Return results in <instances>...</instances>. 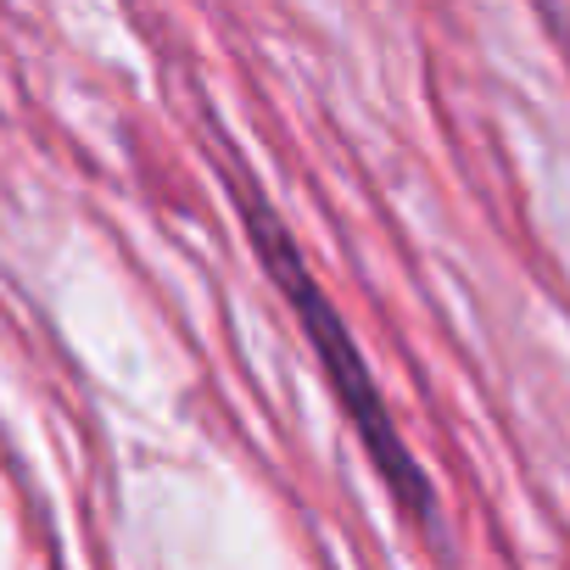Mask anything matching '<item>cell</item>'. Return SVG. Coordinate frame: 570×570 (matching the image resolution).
I'll return each mask as SVG.
<instances>
[{"instance_id": "1", "label": "cell", "mask_w": 570, "mask_h": 570, "mask_svg": "<svg viewBox=\"0 0 570 570\" xmlns=\"http://www.w3.org/2000/svg\"><path fill=\"white\" fill-rule=\"evenodd\" d=\"M224 174H229V185H235V202H240L246 235H252V246H257L268 279L285 292V303H292V314H297V325H303V336H308V347H314V358H320V370H325V381H331L342 414L353 420V431H358V442H364L375 475L392 487L397 509H409L420 525H431V520H436V492H431L420 459L409 453V442L397 436V425H392V414H386V397H381V386H375L364 353L353 347L342 314L331 308L325 285H320L314 268L303 263L297 240L285 235V224L274 218V207L257 196V185L240 174V163H229Z\"/></svg>"}]
</instances>
